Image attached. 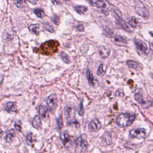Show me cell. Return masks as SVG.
<instances>
[{
    "mask_svg": "<svg viewBox=\"0 0 153 153\" xmlns=\"http://www.w3.org/2000/svg\"><path fill=\"white\" fill-rule=\"evenodd\" d=\"M134 99L138 103H139L142 106H144V105H146V102L144 101V100L143 99L142 92L140 91H137V93H135Z\"/></svg>",
    "mask_w": 153,
    "mask_h": 153,
    "instance_id": "17",
    "label": "cell"
},
{
    "mask_svg": "<svg viewBox=\"0 0 153 153\" xmlns=\"http://www.w3.org/2000/svg\"><path fill=\"white\" fill-rule=\"evenodd\" d=\"M60 57L62 60L65 63H71V59L69 57V56L65 52V51H62L60 54Z\"/></svg>",
    "mask_w": 153,
    "mask_h": 153,
    "instance_id": "25",
    "label": "cell"
},
{
    "mask_svg": "<svg viewBox=\"0 0 153 153\" xmlns=\"http://www.w3.org/2000/svg\"><path fill=\"white\" fill-rule=\"evenodd\" d=\"M78 113L79 116H83L84 114V108L83 106V102L82 101H81V102L79 104L78 108Z\"/></svg>",
    "mask_w": 153,
    "mask_h": 153,
    "instance_id": "29",
    "label": "cell"
},
{
    "mask_svg": "<svg viewBox=\"0 0 153 153\" xmlns=\"http://www.w3.org/2000/svg\"><path fill=\"white\" fill-rule=\"evenodd\" d=\"M52 21L56 25H59L60 24V18L57 15H54V16L52 17Z\"/></svg>",
    "mask_w": 153,
    "mask_h": 153,
    "instance_id": "34",
    "label": "cell"
},
{
    "mask_svg": "<svg viewBox=\"0 0 153 153\" xmlns=\"http://www.w3.org/2000/svg\"><path fill=\"white\" fill-rule=\"evenodd\" d=\"M97 74L100 76H102L105 74V71L103 69V64H100L99 65V68L97 69Z\"/></svg>",
    "mask_w": 153,
    "mask_h": 153,
    "instance_id": "30",
    "label": "cell"
},
{
    "mask_svg": "<svg viewBox=\"0 0 153 153\" xmlns=\"http://www.w3.org/2000/svg\"><path fill=\"white\" fill-rule=\"evenodd\" d=\"M86 77L88 81V83L90 84V85L92 86H94L95 84H94V76L93 75L92 72L90 70V69H87V72H86Z\"/></svg>",
    "mask_w": 153,
    "mask_h": 153,
    "instance_id": "18",
    "label": "cell"
},
{
    "mask_svg": "<svg viewBox=\"0 0 153 153\" xmlns=\"http://www.w3.org/2000/svg\"><path fill=\"white\" fill-rule=\"evenodd\" d=\"M151 36L153 37V33H152V32H151Z\"/></svg>",
    "mask_w": 153,
    "mask_h": 153,
    "instance_id": "39",
    "label": "cell"
},
{
    "mask_svg": "<svg viewBox=\"0 0 153 153\" xmlns=\"http://www.w3.org/2000/svg\"><path fill=\"white\" fill-rule=\"evenodd\" d=\"M88 128L92 131H97L101 128V123L97 119H94L89 123Z\"/></svg>",
    "mask_w": 153,
    "mask_h": 153,
    "instance_id": "11",
    "label": "cell"
},
{
    "mask_svg": "<svg viewBox=\"0 0 153 153\" xmlns=\"http://www.w3.org/2000/svg\"><path fill=\"white\" fill-rule=\"evenodd\" d=\"M25 2H26V1H17V2H16V6H17V7L21 8V7L23 6V4H23V3H25Z\"/></svg>",
    "mask_w": 153,
    "mask_h": 153,
    "instance_id": "37",
    "label": "cell"
},
{
    "mask_svg": "<svg viewBox=\"0 0 153 153\" xmlns=\"http://www.w3.org/2000/svg\"><path fill=\"white\" fill-rule=\"evenodd\" d=\"M88 2L93 6L99 8L104 9L106 7V3L103 1H90Z\"/></svg>",
    "mask_w": 153,
    "mask_h": 153,
    "instance_id": "15",
    "label": "cell"
},
{
    "mask_svg": "<svg viewBox=\"0 0 153 153\" xmlns=\"http://www.w3.org/2000/svg\"><path fill=\"white\" fill-rule=\"evenodd\" d=\"M76 30H77L78 31H79V32H82V31H84V25H83V24H82V23L78 24V25L76 26Z\"/></svg>",
    "mask_w": 153,
    "mask_h": 153,
    "instance_id": "36",
    "label": "cell"
},
{
    "mask_svg": "<svg viewBox=\"0 0 153 153\" xmlns=\"http://www.w3.org/2000/svg\"><path fill=\"white\" fill-rule=\"evenodd\" d=\"M15 131L13 129H10L9 132L7 133V134L6 135V137H5V140L7 143H11L14 136H15Z\"/></svg>",
    "mask_w": 153,
    "mask_h": 153,
    "instance_id": "22",
    "label": "cell"
},
{
    "mask_svg": "<svg viewBox=\"0 0 153 153\" xmlns=\"http://www.w3.org/2000/svg\"><path fill=\"white\" fill-rule=\"evenodd\" d=\"M33 13L34 14L39 18H43L45 16V13L44 11L41 8H36L33 10Z\"/></svg>",
    "mask_w": 153,
    "mask_h": 153,
    "instance_id": "26",
    "label": "cell"
},
{
    "mask_svg": "<svg viewBox=\"0 0 153 153\" xmlns=\"http://www.w3.org/2000/svg\"><path fill=\"white\" fill-rule=\"evenodd\" d=\"M74 9L75 10L76 12L81 15V14H85L87 11V10H88V8L84 5H75L74 7Z\"/></svg>",
    "mask_w": 153,
    "mask_h": 153,
    "instance_id": "19",
    "label": "cell"
},
{
    "mask_svg": "<svg viewBox=\"0 0 153 153\" xmlns=\"http://www.w3.org/2000/svg\"><path fill=\"white\" fill-rule=\"evenodd\" d=\"M14 127H15V128L19 131H21L22 130V127H21V123L20 121H17V122H16L14 123Z\"/></svg>",
    "mask_w": 153,
    "mask_h": 153,
    "instance_id": "35",
    "label": "cell"
},
{
    "mask_svg": "<svg viewBox=\"0 0 153 153\" xmlns=\"http://www.w3.org/2000/svg\"><path fill=\"white\" fill-rule=\"evenodd\" d=\"M103 32H104L105 36H106L108 37H109V38L113 36V35H114V32H113L111 28H109L107 26L104 27Z\"/></svg>",
    "mask_w": 153,
    "mask_h": 153,
    "instance_id": "28",
    "label": "cell"
},
{
    "mask_svg": "<svg viewBox=\"0 0 153 153\" xmlns=\"http://www.w3.org/2000/svg\"><path fill=\"white\" fill-rule=\"evenodd\" d=\"M33 137L32 133H29L26 136V142L29 145H33Z\"/></svg>",
    "mask_w": 153,
    "mask_h": 153,
    "instance_id": "31",
    "label": "cell"
},
{
    "mask_svg": "<svg viewBox=\"0 0 153 153\" xmlns=\"http://www.w3.org/2000/svg\"><path fill=\"white\" fill-rule=\"evenodd\" d=\"M113 41L115 44L118 45H126L127 44V39L126 36L116 35L113 37Z\"/></svg>",
    "mask_w": 153,
    "mask_h": 153,
    "instance_id": "8",
    "label": "cell"
},
{
    "mask_svg": "<svg viewBox=\"0 0 153 153\" xmlns=\"http://www.w3.org/2000/svg\"><path fill=\"white\" fill-rule=\"evenodd\" d=\"M116 23L120 27H121L124 30H126L128 32H133V30L131 29L128 23L127 22H126L125 20H124L123 19H117L116 20Z\"/></svg>",
    "mask_w": 153,
    "mask_h": 153,
    "instance_id": "9",
    "label": "cell"
},
{
    "mask_svg": "<svg viewBox=\"0 0 153 153\" xmlns=\"http://www.w3.org/2000/svg\"><path fill=\"white\" fill-rule=\"evenodd\" d=\"M102 139L103 142H105L106 144L109 145L112 142V136L110 133L109 132H105L104 134L102 136Z\"/></svg>",
    "mask_w": 153,
    "mask_h": 153,
    "instance_id": "23",
    "label": "cell"
},
{
    "mask_svg": "<svg viewBox=\"0 0 153 153\" xmlns=\"http://www.w3.org/2000/svg\"><path fill=\"white\" fill-rule=\"evenodd\" d=\"M38 109L39 117H41L42 119H46L48 117L49 109L48 107L41 105L38 106Z\"/></svg>",
    "mask_w": 153,
    "mask_h": 153,
    "instance_id": "12",
    "label": "cell"
},
{
    "mask_svg": "<svg viewBox=\"0 0 153 153\" xmlns=\"http://www.w3.org/2000/svg\"><path fill=\"white\" fill-rule=\"evenodd\" d=\"M47 104L49 110L51 112L54 111L57 105V96L56 94H51L47 99Z\"/></svg>",
    "mask_w": 153,
    "mask_h": 153,
    "instance_id": "7",
    "label": "cell"
},
{
    "mask_svg": "<svg viewBox=\"0 0 153 153\" xmlns=\"http://www.w3.org/2000/svg\"><path fill=\"white\" fill-rule=\"evenodd\" d=\"M136 12L144 19H148L149 16V12L148 8L140 1H136L135 4Z\"/></svg>",
    "mask_w": 153,
    "mask_h": 153,
    "instance_id": "4",
    "label": "cell"
},
{
    "mask_svg": "<svg viewBox=\"0 0 153 153\" xmlns=\"http://www.w3.org/2000/svg\"><path fill=\"white\" fill-rule=\"evenodd\" d=\"M44 28L45 30H48L50 32H53L54 31V27L53 26H51L50 23H47L44 24Z\"/></svg>",
    "mask_w": 153,
    "mask_h": 153,
    "instance_id": "32",
    "label": "cell"
},
{
    "mask_svg": "<svg viewBox=\"0 0 153 153\" xmlns=\"http://www.w3.org/2000/svg\"><path fill=\"white\" fill-rule=\"evenodd\" d=\"M39 27H40V26L38 23L32 24L29 26V30L31 33L37 35L39 34Z\"/></svg>",
    "mask_w": 153,
    "mask_h": 153,
    "instance_id": "20",
    "label": "cell"
},
{
    "mask_svg": "<svg viewBox=\"0 0 153 153\" xmlns=\"http://www.w3.org/2000/svg\"><path fill=\"white\" fill-rule=\"evenodd\" d=\"M128 23L130 26L132 27H136L137 26V21L136 18L134 17H130V18H128Z\"/></svg>",
    "mask_w": 153,
    "mask_h": 153,
    "instance_id": "27",
    "label": "cell"
},
{
    "mask_svg": "<svg viewBox=\"0 0 153 153\" xmlns=\"http://www.w3.org/2000/svg\"><path fill=\"white\" fill-rule=\"evenodd\" d=\"M74 142L76 145V151L82 152L86 150L88 147V143L87 140L81 136L77 137L75 140Z\"/></svg>",
    "mask_w": 153,
    "mask_h": 153,
    "instance_id": "5",
    "label": "cell"
},
{
    "mask_svg": "<svg viewBox=\"0 0 153 153\" xmlns=\"http://www.w3.org/2000/svg\"><path fill=\"white\" fill-rule=\"evenodd\" d=\"M135 118V114H131L128 112L121 113L116 118V123L121 127H126L131 126Z\"/></svg>",
    "mask_w": 153,
    "mask_h": 153,
    "instance_id": "2",
    "label": "cell"
},
{
    "mask_svg": "<svg viewBox=\"0 0 153 153\" xmlns=\"http://www.w3.org/2000/svg\"><path fill=\"white\" fill-rule=\"evenodd\" d=\"M32 126L36 128V129H39L41 127L42 123H41V120L39 115H36L33 118L32 123Z\"/></svg>",
    "mask_w": 153,
    "mask_h": 153,
    "instance_id": "16",
    "label": "cell"
},
{
    "mask_svg": "<svg viewBox=\"0 0 153 153\" xmlns=\"http://www.w3.org/2000/svg\"><path fill=\"white\" fill-rule=\"evenodd\" d=\"M61 139L64 145H66L70 139V136L67 131H64L61 134Z\"/></svg>",
    "mask_w": 153,
    "mask_h": 153,
    "instance_id": "24",
    "label": "cell"
},
{
    "mask_svg": "<svg viewBox=\"0 0 153 153\" xmlns=\"http://www.w3.org/2000/svg\"><path fill=\"white\" fill-rule=\"evenodd\" d=\"M134 44L139 54L148 55L149 53V49L146 43L140 39H134Z\"/></svg>",
    "mask_w": 153,
    "mask_h": 153,
    "instance_id": "3",
    "label": "cell"
},
{
    "mask_svg": "<svg viewBox=\"0 0 153 153\" xmlns=\"http://www.w3.org/2000/svg\"><path fill=\"white\" fill-rule=\"evenodd\" d=\"M5 110L8 112H13L17 111V106L16 103L13 102H7L4 107Z\"/></svg>",
    "mask_w": 153,
    "mask_h": 153,
    "instance_id": "13",
    "label": "cell"
},
{
    "mask_svg": "<svg viewBox=\"0 0 153 153\" xmlns=\"http://www.w3.org/2000/svg\"><path fill=\"white\" fill-rule=\"evenodd\" d=\"M59 42L55 40H48L42 44L38 50L40 53L50 55L58 51Z\"/></svg>",
    "mask_w": 153,
    "mask_h": 153,
    "instance_id": "1",
    "label": "cell"
},
{
    "mask_svg": "<svg viewBox=\"0 0 153 153\" xmlns=\"http://www.w3.org/2000/svg\"><path fill=\"white\" fill-rule=\"evenodd\" d=\"M129 135L131 138L145 139L146 136V131L143 128H136L131 130Z\"/></svg>",
    "mask_w": 153,
    "mask_h": 153,
    "instance_id": "6",
    "label": "cell"
},
{
    "mask_svg": "<svg viewBox=\"0 0 153 153\" xmlns=\"http://www.w3.org/2000/svg\"><path fill=\"white\" fill-rule=\"evenodd\" d=\"M150 47H151V50L153 51V42H152V43L150 44Z\"/></svg>",
    "mask_w": 153,
    "mask_h": 153,
    "instance_id": "38",
    "label": "cell"
},
{
    "mask_svg": "<svg viewBox=\"0 0 153 153\" xmlns=\"http://www.w3.org/2000/svg\"><path fill=\"white\" fill-rule=\"evenodd\" d=\"M127 66L128 67H130V68L132 69H139L140 68V65L139 63H138L137 62L132 60H128L126 62Z\"/></svg>",
    "mask_w": 153,
    "mask_h": 153,
    "instance_id": "21",
    "label": "cell"
},
{
    "mask_svg": "<svg viewBox=\"0 0 153 153\" xmlns=\"http://www.w3.org/2000/svg\"><path fill=\"white\" fill-rule=\"evenodd\" d=\"M66 119L68 120V124L70 125L71 124L74 123L73 121L75 118V110L71 107H69L66 109Z\"/></svg>",
    "mask_w": 153,
    "mask_h": 153,
    "instance_id": "10",
    "label": "cell"
},
{
    "mask_svg": "<svg viewBox=\"0 0 153 153\" xmlns=\"http://www.w3.org/2000/svg\"><path fill=\"white\" fill-rule=\"evenodd\" d=\"M99 54L102 58H107L110 55V50L106 47L102 46L99 50Z\"/></svg>",
    "mask_w": 153,
    "mask_h": 153,
    "instance_id": "14",
    "label": "cell"
},
{
    "mask_svg": "<svg viewBox=\"0 0 153 153\" xmlns=\"http://www.w3.org/2000/svg\"><path fill=\"white\" fill-rule=\"evenodd\" d=\"M57 124L59 129H60L63 127V118L62 115H60L57 119Z\"/></svg>",
    "mask_w": 153,
    "mask_h": 153,
    "instance_id": "33",
    "label": "cell"
}]
</instances>
